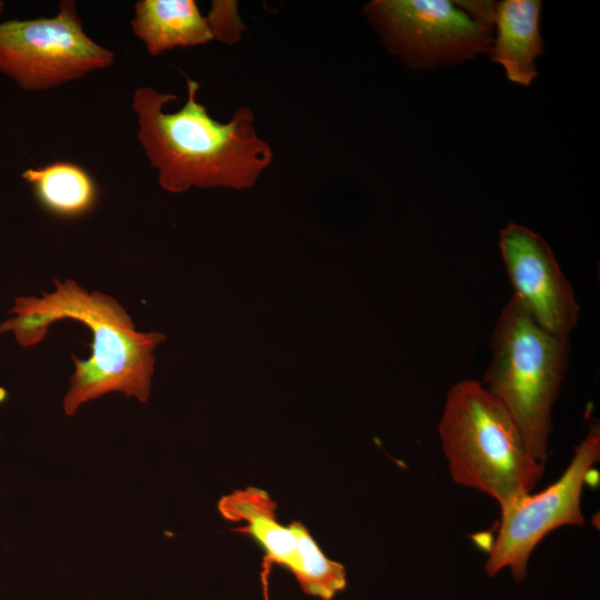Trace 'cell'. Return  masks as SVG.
Instances as JSON below:
<instances>
[{
	"mask_svg": "<svg viewBox=\"0 0 600 600\" xmlns=\"http://www.w3.org/2000/svg\"><path fill=\"white\" fill-rule=\"evenodd\" d=\"M187 88L186 103L173 113L163 111L166 104L179 100L172 93L139 87L133 94L138 141L158 171L159 184L172 193L190 187L254 184L273 153L258 136L252 111L240 107L229 122H219L197 100L200 84L187 78Z\"/></svg>",
	"mask_w": 600,
	"mask_h": 600,
	"instance_id": "cell-1",
	"label": "cell"
},
{
	"mask_svg": "<svg viewBox=\"0 0 600 600\" xmlns=\"http://www.w3.org/2000/svg\"><path fill=\"white\" fill-rule=\"evenodd\" d=\"M438 431L451 479L499 508L532 492L544 473L511 414L478 380L448 390Z\"/></svg>",
	"mask_w": 600,
	"mask_h": 600,
	"instance_id": "cell-3",
	"label": "cell"
},
{
	"mask_svg": "<svg viewBox=\"0 0 600 600\" xmlns=\"http://www.w3.org/2000/svg\"><path fill=\"white\" fill-rule=\"evenodd\" d=\"M363 12L384 46L412 68L460 63L488 52L490 26L446 0H374Z\"/></svg>",
	"mask_w": 600,
	"mask_h": 600,
	"instance_id": "cell-7",
	"label": "cell"
},
{
	"mask_svg": "<svg viewBox=\"0 0 600 600\" xmlns=\"http://www.w3.org/2000/svg\"><path fill=\"white\" fill-rule=\"evenodd\" d=\"M131 28L151 56L213 40L207 17L194 0H140Z\"/></svg>",
	"mask_w": 600,
	"mask_h": 600,
	"instance_id": "cell-11",
	"label": "cell"
},
{
	"mask_svg": "<svg viewBox=\"0 0 600 600\" xmlns=\"http://www.w3.org/2000/svg\"><path fill=\"white\" fill-rule=\"evenodd\" d=\"M113 62V52L84 32L72 0L60 1L51 18L0 22V70L24 90H48Z\"/></svg>",
	"mask_w": 600,
	"mask_h": 600,
	"instance_id": "cell-6",
	"label": "cell"
},
{
	"mask_svg": "<svg viewBox=\"0 0 600 600\" xmlns=\"http://www.w3.org/2000/svg\"><path fill=\"white\" fill-rule=\"evenodd\" d=\"M0 324V334L13 332L23 347L39 343L56 321L71 319L92 333L91 354L84 360L72 356L74 370L62 406L73 416L82 404L110 392L147 402L154 358L152 351L163 339L160 333L136 330L131 317L112 297L87 291L73 280H54V290L41 298L20 297Z\"/></svg>",
	"mask_w": 600,
	"mask_h": 600,
	"instance_id": "cell-2",
	"label": "cell"
},
{
	"mask_svg": "<svg viewBox=\"0 0 600 600\" xmlns=\"http://www.w3.org/2000/svg\"><path fill=\"white\" fill-rule=\"evenodd\" d=\"M490 347L492 357L482 384L508 410L534 457L546 464L570 340L541 328L511 297L498 317Z\"/></svg>",
	"mask_w": 600,
	"mask_h": 600,
	"instance_id": "cell-4",
	"label": "cell"
},
{
	"mask_svg": "<svg viewBox=\"0 0 600 600\" xmlns=\"http://www.w3.org/2000/svg\"><path fill=\"white\" fill-rule=\"evenodd\" d=\"M599 460L600 424L593 420L556 481L500 507L497 536L484 562L488 577L509 570L514 582L524 581L533 551L550 532L564 526L584 524L582 493Z\"/></svg>",
	"mask_w": 600,
	"mask_h": 600,
	"instance_id": "cell-5",
	"label": "cell"
},
{
	"mask_svg": "<svg viewBox=\"0 0 600 600\" xmlns=\"http://www.w3.org/2000/svg\"><path fill=\"white\" fill-rule=\"evenodd\" d=\"M298 546V561L292 571L304 593L331 600L347 587L344 567L327 558L308 529L299 521L290 523Z\"/></svg>",
	"mask_w": 600,
	"mask_h": 600,
	"instance_id": "cell-13",
	"label": "cell"
},
{
	"mask_svg": "<svg viewBox=\"0 0 600 600\" xmlns=\"http://www.w3.org/2000/svg\"><path fill=\"white\" fill-rule=\"evenodd\" d=\"M218 510L224 519L242 523L237 530L251 536L264 550L261 581L268 600L270 567L279 564L292 572L297 566L298 546L292 528L277 520V503L260 488L233 490L219 500Z\"/></svg>",
	"mask_w": 600,
	"mask_h": 600,
	"instance_id": "cell-9",
	"label": "cell"
},
{
	"mask_svg": "<svg viewBox=\"0 0 600 600\" xmlns=\"http://www.w3.org/2000/svg\"><path fill=\"white\" fill-rule=\"evenodd\" d=\"M207 19L213 39L222 42L233 43L239 41L242 30H244L234 1H213Z\"/></svg>",
	"mask_w": 600,
	"mask_h": 600,
	"instance_id": "cell-14",
	"label": "cell"
},
{
	"mask_svg": "<svg viewBox=\"0 0 600 600\" xmlns=\"http://www.w3.org/2000/svg\"><path fill=\"white\" fill-rule=\"evenodd\" d=\"M499 248L512 297L541 328L569 338L580 307L546 240L527 227L509 222L499 231Z\"/></svg>",
	"mask_w": 600,
	"mask_h": 600,
	"instance_id": "cell-8",
	"label": "cell"
},
{
	"mask_svg": "<svg viewBox=\"0 0 600 600\" xmlns=\"http://www.w3.org/2000/svg\"><path fill=\"white\" fill-rule=\"evenodd\" d=\"M539 0H504L496 4L497 37L489 49L490 60L501 64L507 78L530 86L538 76L536 59L543 53L539 31Z\"/></svg>",
	"mask_w": 600,
	"mask_h": 600,
	"instance_id": "cell-10",
	"label": "cell"
},
{
	"mask_svg": "<svg viewBox=\"0 0 600 600\" xmlns=\"http://www.w3.org/2000/svg\"><path fill=\"white\" fill-rule=\"evenodd\" d=\"M39 203L52 214L77 218L90 211L98 197L91 176L78 164L53 162L22 172Z\"/></svg>",
	"mask_w": 600,
	"mask_h": 600,
	"instance_id": "cell-12",
	"label": "cell"
}]
</instances>
